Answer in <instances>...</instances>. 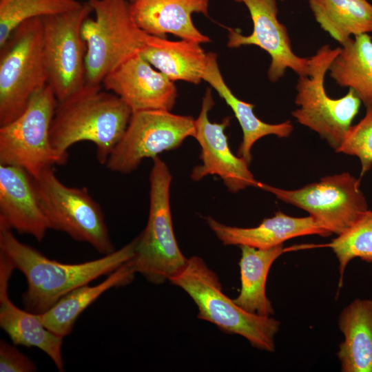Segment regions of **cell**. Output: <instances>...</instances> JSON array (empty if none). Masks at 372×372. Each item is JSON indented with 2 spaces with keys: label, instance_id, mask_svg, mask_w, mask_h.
I'll return each mask as SVG.
<instances>
[{
  "label": "cell",
  "instance_id": "cell-8",
  "mask_svg": "<svg viewBox=\"0 0 372 372\" xmlns=\"http://www.w3.org/2000/svg\"><path fill=\"white\" fill-rule=\"evenodd\" d=\"M340 50L322 46L310 57L311 73L299 76L292 112L296 121L318 133L335 152L342 143L351 123L358 114L361 100L352 90L340 99H331L324 87V76Z\"/></svg>",
  "mask_w": 372,
  "mask_h": 372
},
{
  "label": "cell",
  "instance_id": "cell-1",
  "mask_svg": "<svg viewBox=\"0 0 372 372\" xmlns=\"http://www.w3.org/2000/svg\"><path fill=\"white\" fill-rule=\"evenodd\" d=\"M137 238L102 258L76 264L52 260L19 241L12 229L0 227V254L25 277L22 296L25 309L41 314L63 296L103 275H108L132 258Z\"/></svg>",
  "mask_w": 372,
  "mask_h": 372
},
{
  "label": "cell",
  "instance_id": "cell-24",
  "mask_svg": "<svg viewBox=\"0 0 372 372\" xmlns=\"http://www.w3.org/2000/svg\"><path fill=\"white\" fill-rule=\"evenodd\" d=\"M239 261L241 287L234 302L246 311L270 316L274 310L266 295V282L273 262L285 251L283 244L261 249L240 245Z\"/></svg>",
  "mask_w": 372,
  "mask_h": 372
},
{
  "label": "cell",
  "instance_id": "cell-15",
  "mask_svg": "<svg viewBox=\"0 0 372 372\" xmlns=\"http://www.w3.org/2000/svg\"><path fill=\"white\" fill-rule=\"evenodd\" d=\"M101 85L120 97L132 112L150 110L170 111L177 97L174 82L139 53L110 72Z\"/></svg>",
  "mask_w": 372,
  "mask_h": 372
},
{
  "label": "cell",
  "instance_id": "cell-22",
  "mask_svg": "<svg viewBox=\"0 0 372 372\" xmlns=\"http://www.w3.org/2000/svg\"><path fill=\"white\" fill-rule=\"evenodd\" d=\"M337 353L342 372H372V300L357 298L341 311Z\"/></svg>",
  "mask_w": 372,
  "mask_h": 372
},
{
  "label": "cell",
  "instance_id": "cell-28",
  "mask_svg": "<svg viewBox=\"0 0 372 372\" xmlns=\"http://www.w3.org/2000/svg\"><path fill=\"white\" fill-rule=\"evenodd\" d=\"M332 239L329 246L339 262V287L349 262L360 258L372 262V211L367 210L350 227Z\"/></svg>",
  "mask_w": 372,
  "mask_h": 372
},
{
  "label": "cell",
  "instance_id": "cell-2",
  "mask_svg": "<svg viewBox=\"0 0 372 372\" xmlns=\"http://www.w3.org/2000/svg\"><path fill=\"white\" fill-rule=\"evenodd\" d=\"M132 111L117 95L102 90L101 85L85 84L58 101L50 128L54 150L68 160V149L74 144H94L96 158L105 165L123 137Z\"/></svg>",
  "mask_w": 372,
  "mask_h": 372
},
{
  "label": "cell",
  "instance_id": "cell-26",
  "mask_svg": "<svg viewBox=\"0 0 372 372\" xmlns=\"http://www.w3.org/2000/svg\"><path fill=\"white\" fill-rule=\"evenodd\" d=\"M309 5L320 27L340 45L372 32V4L366 0H309Z\"/></svg>",
  "mask_w": 372,
  "mask_h": 372
},
{
  "label": "cell",
  "instance_id": "cell-32",
  "mask_svg": "<svg viewBox=\"0 0 372 372\" xmlns=\"http://www.w3.org/2000/svg\"><path fill=\"white\" fill-rule=\"evenodd\" d=\"M280 1H285V0H280Z\"/></svg>",
  "mask_w": 372,
  "mask_h": 372
},
{
  "label": "cell",
  "instance_id": "cell-30",
  "mask_svg": "<svg viewBox=\"0 0 372 372\" xmlns=\"http://www.w3.org/2000/svg\"><path fill=\"white\" fill-rule=\"evenodd\" d=\"M36 371V365L29 358L6 341L1 340V372H33Z\"/></svg>",
  "mask_w": 372,
  "mask_h": 372
},
{
  "label": "cell",
  "instance_id": "cell-21",
  "mask_svg": "<svg viewBox=\"0 0 372 372\" xmlns=\"http://www.w3.org/2000/svg\"><path fill=\"white\" fill-rule=\"evenodd\" d=\"M203 80L208 83L232 110L242 131V141L238 147L237 155L249 165L252 160V147L260 138L268 135L286 138L292 133L293 126L290 121L278 124L263 122L254 114L253 104L239 99L233 94L221 74L215 53H208L207 65Z\"/></svg>",
  "mask_w": 372,
  "mask_h": 372
},
{
  "label": "cell",
  "instance_id": "cell-17",
  "mask_svg": "<svg viewBox=\"0 0 372 372\" xmlns=\"http://www.w3.org/2000/svg\"><path fill=\"white\" fill-rule=\"evenodd\" d=\"M14 269L11 263L0 255V327L14 344L38 348L51 359L59 371H63V338L45 328L38 314L17 307L9 298V280Z\"/></svg>",
  "mask_w": 372,
  "mask_h": 372
},
{
  "label": "cell",
  "instance_id": "cell-31",
  "mask_svg": "<svg viewBox=\"0 0 372 372\" xmlns=\"http://www.w3.org/2000/svg\"><path fill=\"white\" fill-rule=\"evenodd\" d=\"M130 1V3H134V1H136V0H128Z\"/></svg>",
  "mask_w": 372,
  "mask_h": 372
},
{
  "label": "cell",
  "instance_id": "cell-19",
  "mask_svg": "<svg viewBox=\"0 0 372 372\" xmlns=\"http://www.w3.org/2000/svg\"><path fill=\"white\" fill-rule=\"evenodd\" d=\"M208 9L209 0H136L130 3L132 19L144 32L160 37L169 33L200 44L210 39L195 26L192 15L207 16Z\"/></svg>",
  "mask_w": 372,
  "mask_h": 372
},
{
  "label": "cell",
  "instance_id": "cell-9",
  "mask_svg": "<svg viewBox=\"0 0 372 372\" xmlns=\"http://www.w3.org/2000/svg\"><path fill=\"white\" fill-rule=\"evenodd\" d=\"M57 99L47 84L32 96L25 111L15 120L0 126V164L26 171L32 178L67 161L50 142V128Z\"/></svg>",
  "mask_w": 372,
  "mask_h": 372
},
{
  "label": "cell",
  "instance_id": "cell-11",
  "mask_svg": "<svg viewBox=\"0 0 372 372\" xmlns=\"http://www.w3.org/2000/svg\"><path fill=\"white\" fill-rule=\"evenodd\" d=\"M195 134V119L168 110L132 112L126 130L109 156L106 167L111 172L130 174L145 158H154L165 151L178 148Z\"/></svg>",
  "mask_w": 372,
  "mask_h": 372
},
{
  "label": "cell",
  "instance_id": "cell-25",
  "mask_svg": "<svg viewBox=\"0 0 372 372\" xmlns=\"http://www.w3.org/2000/svg\"><path fill=\"white\" fill-rule=\"evenodd\" d=\"M329 68V76L340 87L352 89L366 107H372V40L368 34L350 38Z\"/></svg>",
  "mask_w": 372,
  "mask_h": 372
},
{
  "label": "cell",
  "instance_id": "cell-3",
  "mask_svg": "<svg viewBox=\"0 0 372 372\" xmlns=\"http://www.w3.org/2000/svg\"><path fill=\"white\" fill-rule=\"evenodd\" d=\"M169 281L190 296L198 307L199 319L224 332L242 336L254 348L274 352L280 322L270 316L249 313L237 305L223 293L218 276L201 258H187L183 269Z\"/></svg>",
  "mask_w": 372,
  "mask_h": 372
},
{
  "label": "cell",
  "instance_id": "cell-18",
  "mask_svg": "<svg viewBox=\"0 0 372 372\" xmlns=\"http://www.w3.org/2000/svg\"><path fill=\"white\" fill-rule=\"evenodd\" d=\"M206 223L225 245H247L261 249L274 247L289 239L307 235L328 237L332 234L311 216L297 218L281 211L265 218L254 227H238L223 224L211 216Z\"/></svg>",
  "mask_w": 372,
  "mask_h": 372
},
{
  "label": "cell",
  "instance_id": "cell-12",
  "mask_svg": "<svg viewBox=\"0 0 372 372\" xmlns=\"http://www.w3.org/2000/svg\"><path fill=\"white\" fill-rule=\"evenodd\" d=\"M93 12L89 1L74 10L42 18L48 85L60 101L85 84L84 21Z\"/></svg>",
  "mask_w": 372,
  "mask_h": 372
},
{
  "label": "cell",
  "instance_id": "cell-7",
  "mask_svg": "<svg viewBox=\"0 0 372 372\" xmlns=\"http://www.w3.org/2000/svg\"><path fill=\"white\" fill-rule=\"evenodd\" d=\"M32 180L50 229L87 242L103 255L115 251L103 211L86 187L65 185L52 167L46 168Z\"/></svg>",
  "mask_w": 372,
  "mask_h": 372
},
{
  "label": "cell",
  "instance_id": "cell-16",
  "mask_svg": "<svg viewBox=\"0 0 372 372\" xmlns=\"http://www.w3.org/2000/svg\"><path fill=\"white\" fill-rule=\"evenodd\" d=\"M0 227L31 235L38 242L50 229L32 177L17 166L0 164Z\"/></svg>",
  "mask_w": 372,
  "mask_h": 372
},
{
  "label": "cell",
  "instance_id": "cell-20",
  "mask_svg": "<svg viewBox=\"0 0 372 372\" xmlns=\"http://www.w3.org/2000/svg\"><path fill=\"white\" fill-rule=\"evenodd\" d=\"M139 54L174 82L198 84L203 80L208 61V53L199 43L185 39L169 41L147 33Z\"/></svg>",
  "mask_w": 372,
  "mask_h": 372
},
{
  "label": "cell",
  "instance_id": "cell-10",
  "mask_svg": "<svg viewBox=\"0 0 372 372\" xmlns=\"http://www.w3.org/2000/svg\"><path fill=\"white\" fill-rule=\"evenodd\" d=\"M258 187L305 210L324 229L336 235L347 230L369 210L360 180L348 172L326 176L294 190L260 182Z\"/></svg>",
  "mask_w": 372,
  "mask_h": 372
},
{
  "label": "cell",
  "instance_id": "cell-6",
  "mask_svg": "<svg viewBox=\"0 0 372 372\" xmlns=\"http://www.w3.org/2000/svg\"><path fill=\"white\" fill-rule=\"evenodd\" d=\"M94 19L81 28L86 43L85 83L101 85L104 78L123 61L139 53L146 33L134 23L128 0H88Z\"/></svg>",
  "mask_w": 372,
  "mask_h": 372
},
{
  "label": "cell",
  "instance_id": "cell-4",
  "mask_svg": "<svg viewBox=\"0 0 372 372\" xmlns=\"http://www.w3.org/2000/svg\"><path fill=\"white\" fill-rule=\"evenodd\" d=\"M152 160L148 220L144 230L136 237L134 255L129 263L135 273H141L149 282L158 285L181 271L187 258L178 245L173 228L171 172L158 156Z\"/></svg>",
  "mask_w": 372,
  "mask_h": 372
},
{
  "label": "cell",
  "instance_id": "cell-13",
  "mask_svg": "<svg viewBox=\"0 0 372 372\" xmlns=\"http://www.w3.org/2000/svg\"><path fill=\"white\" fill-rule=\"evenodd\" d=\"M214 105L211 90L208 88L202 101L201 110L195 119V134L200 147L201 164L193 168L190 177L198 181L209 175H216L228 191L237 193L249 187H258L259 181L249 169V164L231 150L225 130L230 124L227 116L220 123H212L209 112Z\"/></svg>",
  "mask_w": 372,
  "mask_h": 372
},
{
  "label": "cell",
  "instance_id": "cell-14",
  "mask_svg": "<svg viewBox=\"0 0 372 372\" xmlns=\"http://www.w3.org/2000/svg\"><path fill=\"white\" fill-rule=\"evenodd\" d=\"M234 1L247 6L253 21V32L245 36L236 30L229 29L228 47L254 45L266 51L271 59L267 73L271 82L281 79L288 68L298 76L310 75V57H300L292 50L287 29L277 17L276 0Z\"/></svg>",
  "mask_w": 372,
  "mask_h": 372
},
{
  "label": "cell",
  "instance_id": "cell-27",
  "mask_svg": "<svg viewBox=\"0 0 372 372\" xmlns=\"http://www.w3.org/2000/svg\"><path fill=\"white\" fill-rule=\"evenodd\" d=\"M83 4L78 0H0V47L24 21L74 10Z\"/></svg>",
  "mask_w": 372,
  "mask_h": 372
},
{
  "label": "cell",
  "instance_id": "cell-29",
  "mask_svg": "<svg viewBox=\"0 0 372 372\" xmlns=\"http://www.w3.org/2000/svg\"><path fill=\"white\" fill-rule=\"evenodd\" d=\"M337 153L357 156L361 163V176L372 166V107H366L364 117L351 125Z\"/></svg>",
  "mask_w": 372,
  "mask_h": 372
},
{
  "label": "cell",
  "instance_id": "cell-5",
  "mask_svg": "<svg viewBox=\"0 0 372 372\" xmlns=\"http://www.w3.org/2000/svg\"><path fill=\"white\" fill-rule=\"evenodd\" d=\"M48 81L43 20L30 19L0 47V126L17 118Z\"/></svg>",
  "mask_w": 372,
  "mask_h": 372
},
{
  "label": "cell",
  "instance_id": "cell-23",
  "mask_svg": "<svg viewBox=\"0 0 372 372\" xmlns=\"http://www.w3.org/2000/svg\"><path fill=\"white\" fill-rule=\"evenodd\" d=\"M134 274L127 261L98 285L86 284L72 290L45 312L38 314L39 319L45 328L63 338L72 332L79 316L92 303L106 291L129 284Z\"/></svg>",
  "mask_w": 372,
  "mask_h": 372
}]
</instances>
